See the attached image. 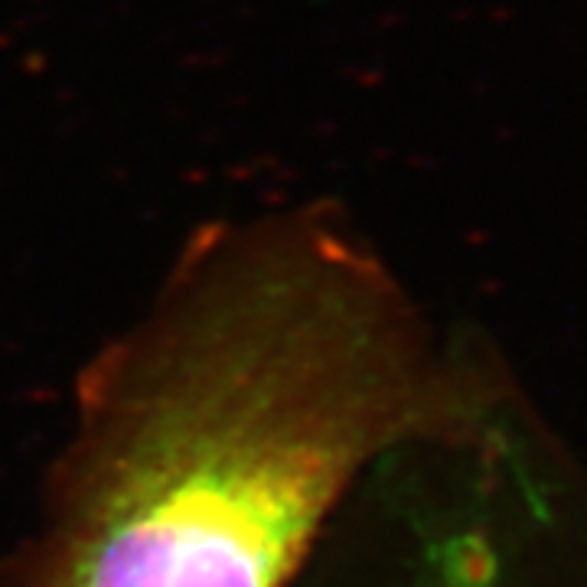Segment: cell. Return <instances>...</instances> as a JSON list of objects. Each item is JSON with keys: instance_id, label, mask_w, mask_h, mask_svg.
I'll use <instances>...</instances> for the list:
<instances>
[{"instance_id": "cell-1", "label": "cell", "mask_w": 587, "mask_h": 587, "mask_svg": "<svg viewBox=\"0 0 587 587\" xmlns=\"http://www.w3.org/2000/svg\"><path fill=\"white\" fill-rule=\"evenodd\" d=\"M480 431V383L431 356L346 222L307 206L206 229L86 376L26 587H285L363 467Z\"/></svg>"}, {"instance_id": "cell-2", "label": "cell", "mask_w": 587, "mask_h": 587, "mask_svg": "<svg viewBox=\"0 0 587 587\" xmlns=\"http://www.w3.org/2000/svg\"><path fill=\"white\" fill-rule=\"evenodd\" d=\"M421 587H502L499 555L484 535H454L428 558Z\"/></svg>"}]
</instances>
